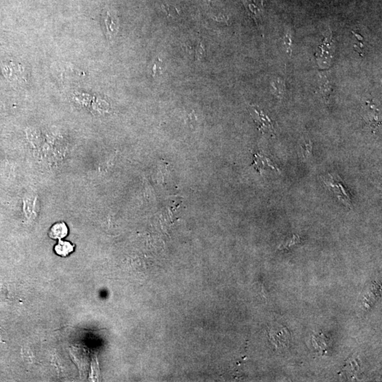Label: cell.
<instances>
[{"label":"cell","instance_id":"3","mask_svg":"<svg viewBox=\"0 0 382 382\" xmlns=\"http://www.w3.org/2000/svg\"><path fill=\"white\" fill-rule=\"evenodd\" d=\"M243 3L248 14L253 18L258 24V21H260L261 15H262V0H243Z\"/></svg>","mask_w":382,"mask_h":382},{"label":"cell","instance_id":"6","mask_svg":"<svg viewBox=\"0 0 382 382\" xmlns=\"http://www.w3.org/2000/svg\"><path fill=\"white\" fill-rule=\"evenodd\" d=\"M106 26H107V32L109 38H112L113 36L116 34L118 31V27L116 23L113 21L111 16L108 14L107 19H106Z\"/></svg>","mask_w":382,"mask_h":382},{"label":"cell","instance_id":"7","mask_svg":"<svg viewBox=\"0 0 382 382\" xmlns=\"http://www.w3.org/2000/svg\"><path fill=\"white\" fill-rule=\"evenodd\" d=\"M302 148L303 155H304V158H310V157L312 155L313 143L311 141L305 142V143L302 145Z\"/></svg>","mask_w":382,"mask_h":382},{"label":"cell","instance_id":"1","mask_svg":"<svg viewBox=\"0 0 382 382\" xmlns=\"http://www.w3.org/2000/svg\"><path fill=\"white\" fill-rule=\"evenodd\" d=\"M325 185L337 196L338 198L349 208H352V199L346 185L343 184V181L339 175L328 174L323 178Z\"/></svg>","mask_w":382,"mask_h":382},{"label":"cell","instance_id":"2","mask_svg":"<svg viewBox=\"0 0 382 382\" xmlns=\"http://www.w3.org/2000/svg\"><path fill=\"white\" fill-rule=\"evenodd\" d=\"M250 114L253 118L254 121L257 122L259 130L266 133H273V126L271 120L262 111L258 109L257 107L251 106L249 108Z\"/></svg>","mask_w":382,"mask_h":382},{"label":"cell","instance_id":"5","mask_svg":"<svg viewBox=\"0 0 382 382\" xmlns=\"http://www.w3.org/2000/svg\"><path fill=\"white\" fill-rule=\"evenodd\" d=\"M74 248H75V245L69 241H63L60 239L58 244L55 246L54 251L60 257H67L74 252Z\"/></svg>","mask_w":382,"mask_h":382},{"label":"cell","instance_id":"4","mask_svg":"<svg viewBox=\"0 0 382 382\" xmlns=\"http://www.w3.org/2000/svg\"><path fill=\"white\" fill-rule=\"evenodd\" d=\"M69 234L68 227L64 222L55 223L51 226L49 231L48 236L53 239H60L65 238Z\"/></svg>","mask_w":382,"mask_h":382}]
</instances>
